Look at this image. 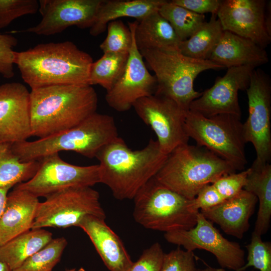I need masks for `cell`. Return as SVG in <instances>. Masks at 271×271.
Masks as SVG:
<instances>
[{"mask_svg": "<svg viewBox=\"0 0 271 271\" xmlns=\"http://www.w3.org/2000/svg\"><path fill=\"white\" fill-rule=\"evenodd\" d=\"M91 56L71 41L38 44L15 51L14 63L31 88L58 85H89Z\"/></svg>", "mask_w": 271, "mask_h": 271, "instance_id": "obj_1", "label": "cell"}, {"mask_svg": "<svg viewBox=\"0 0 271 271\" xmlns=\"http://www.w3.org/2000/svg\"><path fill=\"white\" fill-rule=\"evenodd\" d=\"M98 97L89 85H58L31 89L32 136L46 138L71 128L95 113Z\"/></svg>", "mask_w": 271, "mask_h": 271, "instance_id": "obj_2", "label": "cell"}, {"mask_svg": "<svg viewBox=\"0 0 271 271\" xmlns=\"http://www.w3.org/2000/svg\"><path fill=\"white\" fill-rule=\"evenodd\" d=\"M168 156L157 140L151 139L144 148L132 150L119 137L96 157L99 162L100 183L107 186L117 200L133 199L155 176Z\"/></svg>", "mask_w": 271, "mask_h": 271, "instance_id": "obj_3", "label": "cell"}, {"mask_svg": "<svg viewBox=\"0 0 271 271\" xmlns=\"http://www.w3.org/2000/svg\"><path fill=\"white\" fill-rule=\"evenodd\" d=\"M119 138L112 116L96 112L77 125L53 136L34 141L16 143L12 149L21 161H37L61 151H72L88 158Z\"/></svg>", "mask_w": 271, "mask_h": 271, "instance_id": "obj_4", "label": "cell"}, {"mask_svg": "<svg viewBox=\"0 0 271 271\" xmlns=\"http://www.w3.org/2000/svg\"><path fill=\"white\" fill-rule=\"evenodd\" d=\"M236 172L227 162L205 148L187 143L168 155L155 178L171 190L192 200L205 185Z\"/></svg>", "mask_w": 271, "mask_h": 271, "instance_id": "obj_5", "label": "cell"}, {"mask_svg": "<svg viewBox=\"0 0 271 271\" xmlns=\"http://www.w3.org/2000/svg\"><path fill=\"white\" fill-rule=\"evenodd\" d=\"M133 217L147 229L165 233L195 226L199 212L194 199H188L158 181L147 182L133 198Z\"/></svg>", "mask_w": 271, "mask_h": 271, "instance_id": "obj_6", "label": "cell"}, {"mask_svg": "<svg viewBox=\"0 0 271 271\" xmlns=\"http://www.w3.org/2000/svg\"><path fill=\"white\" fill-rule=\"evenodd\" d=\"M155 73L157 86L155 94L167 97L186 111L202 92L195 90V78L201 72L223 67L209 60L186 56L179 50L146 49L140 51Z\"/></svg>", "mask_w": 271, "mask_h": 271, "instance_id": "obj_7", "label": "cell"}, {"mask_svg": "<svg viewBox=\"0 0 271 271\" xmlns=\"http://www.w3.org/2000/svg\"><path fill=\"white\" fill-rule=\"evenodd\" d=\"M187 136L197 145L208 149L227 162L236 171H242L247 164V143L241 117L220 114L206 117L188 111L185 120Z\"/></svg>", "mask_w": 271, "mask_h": 271, "instance_id": "obj_8", "label": "cell"}, {"mask_svg": "<svg viewBox=\"0 0 271 271\" xmlns=\"http://www.w3.org/2000/svg\"><path fill=\"white\" fill-rule=\"evenodd\" d=\"M105 218L99 192L92 187L68 188L39 203L32 229L77 226L86 216Z\"/></svg>", "mask_w": 271, "mask_h": 271, "instance_id": "obj_9", "label": "cell"}, {"mask_svg": "<svg viewBox=\"0 0 271 271\" xmlns=\"http://www.w3.org/2000/svg\"><path fill=\"white\" fill-rule=\"evenodd\" d=\"M39 168L29 181L14 187L26 190L37 197H46L59 191L73 187H92L100 181L98 164L81 166L63 160L58 153L38 160Z\"/></svg>", "mask_w": 271, "mask_h": 271, "instance_id": "obj_10", "label": "cell"}, {"mask_svg": "<svg viewBox=\"0 0 271 271\" xmlns=\"http://www.w3.org/2000/svg\"><path fill=\"white\" fill-rule=\"evenodd\" d=\"M248 115L243 130L247 143L252 144L256 153L254 161L269 163L271 159V80L260 69L252 72L246 89Z\"/></svg>", "mask_w": 271, "mask_h": 271, "instance_id": "obj_11", "label": "cell"}, {"mask_svg": "<svg viewBox=\"0 0 271 271\" xmlns=\"http://www.w3.org/2000/svg\"><path fill=\"white\" fill-rule=\"evenodd\" d=\"M132 107L139 117L154 131L165 154L169 155L179 146L188 143L189 138L185 130L188 111L173 100L154 94L139 99Z\"/></svg>", "mask_w": 271, "mask_h": 271, "instance_id": "obj_12", "label": "cell"}, {"mask_svg": "<svg viewBox=\"0 0 271 271\" xmlns=\"http://www.w3.org/2000/svg\"><path fill=\"white\" fill-rule=\"evenodd\" d=\"M164 236L167 242L185 250L203 249L211 253L224 269L237 271L246 263L239 244L225 238L200 211L194 227L166 232Z\"/></svg>", "mask_w": 271, "mask_h": 271, "instance_id": "obj_13", "label": "cell"}, {"mask_svg": "<svg viewBox=\"0 0 271 271\" xmlns=\"http://www.w3.org/2000/svg\"><path fill=\"white\" fill-rule=\"evenodd\" d=\"M138 21L128 22L132 43L121 76L105 95L108 105L118 112L128 110L139 99L154 94L156 78L148 70L136 43L134 31Z\"/></svg>", "mask_w": 271, "mask_h": 271, "instance_id": "obj_14", "label": "cell"}, {"mask_svg": "<svg viewBox=\"0 0 271 271\" xmlns=\"http://www.w3.org/2000/svg\"><path fill=\"white\" fill-rule=\"evenodd\" d=\"M103 0H40L42 19L37 25L19 32L50 36L75 26L90 28Z\"/></svg>", "mask_w": 271, "mask_h": 271, "instance_id": "obj_15", "label": "cell"}, {"mask_svg": "<svg viewBox=\"0 0 271 271\" xmlns=\"http://www.w3.org/2000/svg\"><path fill=\"white\" fill-rule=\"evenodd\" d=\"M256 68L242 66L227 68L225 74L216 78L213 85L193 100L189 110L204 116L230 114L241 116L238 91L246 90L252 71Z\"/></svg>", "mask_w": 271, "mask_h": 271, "instance_id": "obj_16", "label": "cell"}, {"mask_svg": "<svg viewBox=\"0 0 271 271\" xmlns=\"http://www.w3.org/2000/svg\"><path fill=\"white\" fill-rule=\"evenodd\" d=\"M265 0H221L216 14L222 29L265 49L271 42L266 29Z\"/></svg>", "mask_w": 271, "mask_h": 271, "instance_id": "obj_17", "label": "cell"}, {"mask_svg": "<svg viewBox=\"0 0 271 271\" xmlns=\"http://www.w3.org/2000/svg\"><path fill=\"white\" fill-rule=\"evenodd\" d=\"M31 136L30 91L19 82L0 85V143L24 142Z\"/></svg>", "mask_w": 271, "mask_h": 271, "instance_id": "obj_18", "label": "cell"}, {"mask_svg": "<svg viewBox=\"0 0 271 271\" xmlns=\"http://www.w3.org/2000/svg\"><path fill=\"white\" fill-rule=\"evenodd\" d=\"M77 227L88 236L105 265L110 271H129L133 263L121 240L105 219L85 216Z\"/></svg>", "mask_w": 271, "mask_h": 271, "instance_id": "obj_19", "label": "cell"}, {"mask_svg": "<svg viewBox=\"0 0 271 271\" xmlns=\"http://www.w3.org/2000/svg\"><path fill=\"white\" fill-rule=\"evenodd\" d=\"M257 202L255 195L243 189L236 195L200 212L227 235L241 239L249 229V220Z\"/></svg>", "mask_w": 271, "mask_h": 271, "instance_id": "obj_20", "label": "cell"}, {"mask_svg": "<svg viewBox=\"0 0 271 271\" xmlns=\"http://www.w3.org/2000/svg\"><path fill=\"white\" fill-rule=\"evenodd\" d=\"M40 203L38 197L14 187L8 193L0 218V246L32 229Z\"/></svg>", "mask_w": 271, "mask_h": 271, "instance_id": "obj_21", "label": "cell"}, {"mask_svg": "<svg viewBox=\"0 0 271 271\" xmlns=\"http://www.w3.org/2000/svg\"><path fill=\"white\" fill-rule=\"evenodd\" d=\"M209 60L223 68L252 66L256 68L269 59L265 49L249 39L224 31Z\"/></svg>", "mask_w": 271, "mask_h": 271, "instance_id": "obj_22", "label": "cell"}, {"mask_svg": "<svg viewBox=\"0 0 271 271\" xmlns=\"http://www.w3.org/2000/svg\"><path fill=\"white\" fill-rule=\"evenodd\" d=\"M166 0H103L90 28V34L98 36L105 31L108 23L122 17L140 21L158 11Z\"/></svg>", "mask_w": 271, "mask_h": 271, "instance_id": "obj_23", "label": "cell"}, {"mask_svg": "<svg viewBox=\"0 0 271 271\" xmlns=\"http://www.w3.org/2000/svg\"><path fill=\"white\" fill-rule=\"evenodd\" d=\"M139 50H179L181 42L173 28L158 11L138 21L134 31Z\"/></svg>", "mask_w": 271, "mask_h": 271, "instance_id": "obj_24", "label": "cell"}, {"mask_svg": "<svg viewBox=\"0 0 271 271\" xmlns=\"http://www.w3.org/2000/svg\"><path fill=\"white\" fill-rule=\"evenodd\" d=\"M254 161L248 168L243 189L255 195L259 202L253 232L262 236L270 227L271 218V165Z\"/></svg>", "mask_w": 271, "mask_h": 271, "instance_id": "obj_25", "label": "cell"}, {"mask_svg": "<svg viewBox=\"0 0 271 271\" xmlns=\"http://www.w3.org/2000/svg\"><path fill=\"white\" fill-rule=\"evenodd\" d=\"M52 239V234L48 230L43 228L31 229L0 246V260L7 263L13 270Z\"/></svg>", "mask_w": 271, "mask_h": 271, "instance_id": "obj_26", "label": "cell"}, {"mask_svg": "<svg viewBox=\"0 0 271 271\" xmlns=\"http://www.w3.org/2000/svg\"><path fill=\"white\" fill-rule=\"evenodd\" d=\"M224 31L216 15L191 37L181 41L178 49L184 55L198 60H209Z\"/></svg>", "mask_w": 271, "mask_h": 271, "instance_id": "obj_27", "label": "cell"}, {"mask_svg": "<svg viewBox=\"0 0 271 271\" xmlns=\"http://www.w3.org/2000/svg\"><path fill=\"white\" fill-rule=\"evenodd\" d=\"M12 144L0 143V188H10L27 182L36 174L39 161L23 162L13 151Z\"/></svg>", "mask_w": 271, "mask_h": 271, "instance_id": "obj_28", "label": "cell"}, {"mask_svg": "<svg viewBox=\"0 0 271 271\" xmlns=\"http://www.w3.org/2000/svg\"><path fill=\"white\" fill-rule=\"evenodd\" d=\"M128 57V54L103 53L101 58L91 65L89 85H99L106 91L109 90L123 72Z\"/></svg>", "mask_w": 271, "mask_h": 271, "instance_id": "obj_29", "label": "cell"}, {"mask_svg": "<svg viewBox=\"0 0 271 271\" xmlns=\"http://www.w3.org/2000/svg\"><path fill=\"white\" fill-rule=\"evenodd\" d=\"M170 24L180 41L187 40L205 22L204 15L193 13L166 1L158 11Z\"/></svg>", "mask_w": 271, "mask_h": 271, "instance_id": "obj_30", "label": "cell"}, {"mask_svg": "<svg viewBox=\"0 0 271 271\" xmlns=\"http://www.w3.org/2000/svg\"><path fill=\"white\" fill-rule=\"evenodd\" d=\"M67 245V240L63 237L53 239L12 271H52L60 260Z\"/></svg>", "mask_w": 271, "mask_h": 271, "instance_id": "obj_31", "label": "cell"}, {"mask_svg": "<svg viewBox=\"0 0 271 271\" xmlns=\"http://www.w3.org/2000/svg\"><path fill=\"white\" fill-rule=\"evenodd\" d=\"M107 34L99 47L105 53L128 54L132 43V34L121 20L109 22L107 25Z\"/></svg>", "mask_w": 271, "mask_h": 271, "instance_id": "obj_32", "label": "cell"}, {"mask_svg": "<svg viewBox=\"0 0 271 271\" xmlns=\"http://www.w3.org/2000/svg\"><path fill=\"white\" fill-rule=\"evenodd\" d=\"M245 247L247 250V262L237 271H244L250 266L259 271H271L270 241H263L261 235L252 232L250 242Z\"/></svg>", "mask_w": 271, "mask_h": 271, "instance_id": "obj_33", "label": "cell"}, {"mask_svg": "<svg viewBox=\"0 0 271 271\" xmlns=\"http://www.w3.org/2000/svg\"><path fill=\"white\" fill-rule=\"evenodd\" d=\"M39 9L37 0H0V30L19 17L36 14Z\"/></svg>", "mask_w": 271, "mask_h": 271, "instance_id": "obj_34", "label": "cell"}, {"mask_svg": "<svg viewBox=\"0 0 271 271\" xmlns=\"http://www.w3.org/2000/svg\"><path fill=\"white\" fill-rule=\"evenodd\" d=\"M195 257L193 251L178 246L164 253L160 271H196Z\"/></svg>", "mask_w": 271, "mask_h": 271, "instance_id": "obj_35", "label": "cell"}, {"mask_svg": "<svg viewBox=\"0 0 271 271\" xmlns=\"http://www.w3.org/2000/svg\"><path fill=\"white\" fill-rule=\"evenodd\" d=\"M248 169L222 176L212 183L224 200L238 194L245 185Z\"/></svg>", "mask_w": 271, "mask_h": 271, "instance_id": "obj_36", "label": "cell"}, {"mask_svg": "<svg viewBox=\"0 0 271 271\" xmlns=\"http://www.w3.org/2000/svg\"><path fill=\"white\" fill-rule=\"evenodd\" d=\"M18 40L10 34L0 33V75L10 79L14 76V48L17 46Z\"/></svg>", "mask_w": 271, "mask_h": 271, "instance_id": "obj_37", "label": "cell"}, {"mask_svg": "<svg viewBox=\"0 0 271 271\" xmlns=\"http://www.w3.org/2000/svg\"><path fill=\"white\" fill-rule=\"evenodd\" d=\"M164 253L161 244L154 243L144 250L129 271H160Z\"/></svg>", "mask_w": 271, "mask_h": 271, "instance_id": "obj_38", "label": "cell"}, {"mask_svg": "<svg viewBox=\"0 0 271 271\" xmlns=\"http://www.w3.org/2000/svg\"><path fill=\"white\" fill-rule=\"evenodd\" d=\"M171 2L198 14L210 13L216 15L221 0H172Z\"/></svg>", "mask_w": 271, "mask_h": 271, "instance_id": "obj_39", "label": "cell"}, {"mask_svg": "<svg viewBox=\"0 0 271 271\" xmlns=\"http://www.w3.org/2000/svg\"><path fill=\"white\" fill-rule=\"evenodd\" d=\"M224 200L212 184H209L199 191L194 198V203L196 208L199 210L215 206Z\"/></svg>", "mask_w": 271, "mask_h": 271, "instance_id": "obj_40", "label": "cell"}, {"mask_svg": "<svg viewBox=\"0 0 271 271\" xmlns=\"http://www.w3.org/2000/svg\"><path fill=\"white\" fill-rule=\"evenodd\" d=\"M265 22L268 33L271 35V3L270 1H267L265 14Z\"/></svg>", "mask_w": 271, "mask_h": 271, "instance_id": "obj_41", "label": "cell"}, {"mask_svg": "<svg viewBox=\"0 0 271 271\" xmlns=\"http://www.w3.org/2000/svg\"><path fill=\"white\" fill-rule=\"evenodd\" d=\"M10 188H0V218L3 212Z\"/></svg>", "mask_w": 271, "mask_h": 271, "instance_id": "obj_42", "label": "cell"}, {"mask_svg": "<svg viewBox=\"0 0 271 271\" xmlns=\"http://www.w3.org/2000/svg\"><path fill=\"white\" fill-rule=\"evenodd\" d=\"M200 271H225L224 268H215L212 267L208 264L206 265V267L202 269H200Z\"/></svg>", "mask_w": 271, "mask_h": 271, "instance_id": "obj_43", "label": "cell"}, {"mask_svg": "<svg viewBox=\"0 0 271 271\" xmlns=\"http://www.w3.org/2000/svg\"><path fill=\"white\" fill-rule=\"evenodd\" d=\"M0 271H12L8 265L5 262L0 260Z\"/></svg>", "mask_w": 271, "mask_h": 271, "instance_id": "obj_44", "label": "cell"}, {"mask_svg": "<svg viewBox=\"0 0 271 271\" xmlns=\"http://www.w3.org/2000/svg\"><path fill=\"white\" fill-rule=\"evenodd\" d=\"M65 271H86V270L83 267H80L78 269H76V268H72V269L66 270Z\"/></svg>", "mask_w": 271, "mask_h": 271, "instance_id": "obj_45", "label": "cell"}, {"mask_svg": "<svg viewBox=\"0 0 271 271\" xmlns=\"http://www.w3.org/2000/svg\"><path fill=\"white\" fill-rule=\"evenodd\" d=\"M196 271H200V269H197L196 270Z\"/></svg>", "mask_w": 271, "mask_h": 271, "instance_id": "obj_46", "label": "cell"}, {"mask_svg": "<svg viewBox=\"0 0 271 271\" xmlns=\"http://www.w3.org/2000/svg\"><path fill=\"white\" fill-rule=\"evenodd\" d=\"M251 271H253V270H251Z\"/></svg>", "mask_w": 271, "mask_h": 271, "instance_id": "obj_47", "label": "cell"}]
</instances>
